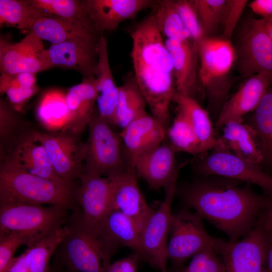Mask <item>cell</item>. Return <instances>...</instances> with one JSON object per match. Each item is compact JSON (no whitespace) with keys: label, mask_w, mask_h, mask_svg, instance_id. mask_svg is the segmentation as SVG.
Returning a JSON list of instances; mask_svg holds the SVG:
<instances>
[{"label":"cell","mask_w":272,"mask_h":272,"mask_svg":"<svg viewBox=\"0 0 272 272\" xmlns=\"http://www.w3.org/2000/svg\"><path fill=\"white\" fill-rule=\"evenodd\" d=\"M3 272H29L25 252L14 257Z\"/></svg>","instance_id":"cell-48"},{"label":"cell","mask_w":272,"mask_h":272,"mask_svg":"<svg viewBox=\"0 0 272 272\" xmlns=\"http://www.w3.org/2000/svg\"><path fill=\"white\" fill-rule=\"evenodd\" d=\"M32 133L45 149L56 174L73 184L84 172L85 143L79 140V135L67 131Z\"/></svg>","instance_id":"cell-11"},{"label":"cell","mask_w":272,"mask_h":272,"mask_svg":"<svg viewBox=\"0 0 272 272\" xmlns=\"http://www.w3.org/2000/svg\"><path fill=\"white\" fill-rule=\"evenodd\" d=\"M96 97V78H83L81 83L71 87L65 94L69 120L61 130L77 135L82 133L95 112Z\"/></svg>","instance_id":"cell-25"},{"label":"cell","mask_w":272,"mask_h":272,"mask_svg":"<svg viewBox=\"0 0 272 272\" xmlns=\"http://www.w3.org/2000/svg\"><path fill=\"white\" fill-rule=\"evenodd\" d=\"M161 272H167V269L162 270Z\"/></svg>","instance_id":"cell-53"},{"label":"cell","mask_w":272,"mask_h":272,"mask_svg":"<svg viewBox=\"0 0 272 272\" xmlns=\"http://www.w3.org/2000/svg\"><path fill=\"white\" fill-rule=\"evenodd\" d=\"M199 79L213 104L221 110L227 92L219 79L226 75L235 61V52L230 40L222 37H202L197 42Z\"/></svg>","instance_id":"cell-9"},{"label":"cell","mask_w":272,"mask_h":272,"mask_svg":"<svg viewBox=\"0 0 272 272\" xmlns=\"http://www.w3.org/2000/svg\"><path fill=\"white\" fill-rule=\"evenodd\" d=\"M166 139L177 152L186 153L197 157L201 156L195 131L185 113L179 107L171 125L167 129Z\"/></svg>","instance_id":"cell-36"},{"label":"cell","mask_w":272,"mask_h":272,"mask_svg":"<svg viewBox=\"0 0 272 272\" xmlns=\"http://www.w3.org/2000/svg\"><path fill=\"white\" fill-rule=\"evenodd\" d=\"M96 88V112L111 126H116L118 86H116L114 81L109 63L107 41L103 34L101 36L99 45Z\"/></svg>","instance_id":"cell-24"},{"label":"cell","mask_w":272,"mask_h":272,"mask_svg":"<svg viewBox=\"0 0 272 272\" xmlns=\"http://www.w3.org/2000/svg\"><path fill=\"white\" fill-rule=\"evenodd\" d=\"M256 225L272 236V199L260 213Z\"/></svg>","instance_id":"cell-47"},{"label":"cell","mask_w":272,"mask_h":272,"mask_svg":"<svg viewBox=\"0 0 272 272\" xmlns=\"http://www.w3.org/2000/svg\"><path fill=\"white\" fill-rule=\"evenodd\" d=\"M235 61L241 76L248 78L262 72L272 73V38L265 19H251L243 27L235 46Z\"/></svg>","instance_id":"cell-10"},{"label":"cell","mask_w":272,"mask_h":272,"mask_svg":"<svg viewBox=\"0 0 272 272\" xmlns=\"http://www.w3.org/2000/svg\"><path fill=\"white\" fill-rule=\"evenodd\" d=\"M196 13L203 37L211 36L222 24L227 0H190Z\"/></svg>","instance_id":"cell-38"},{"label":"cell","mask_w":272,"mask_h":272,"mask_svg":"<svg viewBox=\"0 0 272 272\" xmlns=\"http://www.w3.org/2000/svg\"><path fill=\"white\" fill-rule=\"evenodd\" d=\"M248 2L246 0H227L221 37L230 40Z\"/></svg>","instance_id":"cell-43"},{"label":"cell","mask_w":272,"mask_h":272,"mask_svg":"<svg viewBox=\"0 0 272 272\" xmlns=\"http://www.w3.org/2000/svg\"><path fill=\"white\" fill-rule=\"evenodd\" d=\"M151 12L165 39L179 41L192 39L182 22L174 0H156Z\"/></svg>","instance_id":"cell-34"},{"label":"cell","mask_w":272,"mask_h":272,"mask_svg":"<svg viewBox=\"0 0 272 272\" xmlns=\"http://www.w3.org/2000/svg\"><path fill=\"white\" fill-rule=\"evenodd\" d=\"M69 232L66 224L24 251L29 272H48L50 258Z\"/></svg>","instance_id":"cell-35"},{"label":"cell","mask_w":272,"mask_h":272,"mask_svg":"<svg viewBox=\"0 0 272 272\" xmlns=\"http://www.w3.org/2000/svg\"><path fill=\"white\" fill-rule=\"evenodd\" d=\"M165 43L172 61L176 92L198 102L204 90L199 79L197 43L192 39L179 41L166 39Z\"/></svg>","instance_id":"cell-17"},{"label":"cell","mask_w":272,"mask_h":272,"mask_svg":"<svg viewBox=\"0 0 272 272\" xmlns=\"http://www.w3.org/2000/svg\"><path fill=\"white\" fill-rule=\"evenodd\" d=\"M140 257L133 252L126 257L111 263L105 272H138Z\"/></svg>","instance_id":"cell-45"},{"label":"cell","mask_w":272,"mask_h":272,"mask_svg":"<svg viewBox=\"0 0 272 272\" xmlns=\"http://www.w3.org/2000/svg\"><path fill=\"white\" fill-rule=\"evenodd\" d=\"M155 0H85L87 14L97 30L116 29L122 22L132 20L142 11L152 8Z\"/></svg>","instance_id":"cell-23"},{"label":"cell","mask_w":272,"mask_h":272,"mask_svg":"<svg viewBox=\"0 0 272 272\" xmlns=\"http://www.w3.org/2000/svg\"><path fill=\"white\" fill-rule=\"evenodd\" d=\"M202 220L198 213L185 207L172 214L167 256L174 264L180 265L208 248L219 254L225 240L210 235Z\"/></svg>","instance_id":"cell-7"},{"label":"cell","mask_w":272,"mask_h":272,"mask_svg":"<svg viewBox=\"0 0 272 272\" xmlns=\"http://www.w3.org/2000/svg\"><path fill=\"white\" fill-rule=\"evenodd\" d=\"M101 36L75 39L59 44H51L46 49L50 69H72L81 73L83 78H96Z\"/></svg>","instance_id":"cell-16"},{"label":"cell","mask_w":272,"mask_h":272,"mask_svg":"<svg viewBox=\"0 0 272 272\" xmlns=\"http://www.w3.org/2000/svg\"><path fill=\"white\" fill-rule=\"evenodd\" d=\"M267 235L258 225L241 239L225 241L219 251L223 272H266Z\"/></svg>","instance_id":"cell-12"},{"label":"cell","mask_w":272,"mask_h":272,"mask_svg":"<svg viewBox=\"0 0 272 272\" xmlns=\"http://www.w3.org/2000/svg\"><path fill=\"white\" fill-rule=\"evenodd\" d=\"M49 16L32 0H0V26L30 30L40 18Z\"/></svg>","instance_id":"cell-32"},{"label":"cell","mask_w":272,"mask_h":272,"mask_svg":"<svg viewBox=\"0 0 272 272\" xmlns=\"http://www.w3.org/2000/svg\"><path fill=\"white\" fill-rule=\"evenodd\" d=\"M193 172L199 176H219L258 186L263 193L272 197V176L260 164L241 158L228 150L216 148L197 157Z\"/></svg>","instance_id":"cell-8"},{"label":"cell","mask_w":272,"mask_h":272,"mask_svg":"<svg viewBox=\"0 0 272 272\" xmlns=\"http://www.w3.org/2000/svg\"><path fill=\"white\" fill-rule=\"evenodd\" d=\"M68 210L57 205L0 203V235L23 233L31 238L34 245L66 224Z\"/></svg>","instance_id":"cell-5"},{"label":"cell","mask_w":272,"mask_h":272,"mask_svg":"<svg viewBox=\"0 0 272 272\" xmlns=\"http://www.w3.org/2000/svg\"><path fill=\"white\" fill-rule=\"evenodd\" d=\"M272 83V73L262 72L246 80L237 92L223 105L215 123L218 132L228 121L243 120L257 107Z\"/></svg>","instance_id":"cell-20"},{"label":"cell","mask_w":272,"mask_h":272,"mask_svg":"<svg viewBox=\"0 0 272 272\" xmlns=\"http://www.w3.org/2000/svg\"><path fill=\"white\" fill-rule=\"evenodd\" d=\"M89 135L85 143L84 172L113 177L127 169L121 140L111 125L96 110L88 124Z\"/></svg>","instance_id":"cell-6"},{"label":"cell","mask_w":272,"mask_h":272,"mask_svg":"<svg viewBox=\"0 0 272 272\" xmlns=\"http://www.w3.org/2000/svg\"><path fill=\"white\" fill-rule=\"evenodd\" d=\"M75 190L32 174L8 161L0 166V203L24 202L76 208Z\"/></svg>","instance_id":"cell-4"},{"label":"cell","mask_w":272,"mask_h":272,"mask_svg":"<svg viewBox=\"0 0 272 272\" xmlns=\"http://www.w3.org/2000/svg\"><path fill=\"white\" fill-rule=\"evenodd\" d=\"M267 235L266 272H272V236Z\"/></svg>","instance_id":"cell-50"},{"label":"cell","mask_w":272,"mask_h":272,"mask_svg":"<svg viewBox=\"0 0 272 272\" xmlns=\"http://www.w3.org/2000/svg\"><path fill=\"white\" fill-rule=\"evenodd\" d=\"M265 29L268 35L272 38V18L265 19Z\"/></svg>","instance_id":"cell-52"},{"label":"cell","mask_w":272,"mask_h":272,"mask_svg":"<svg viewBox=\"0 0 272 272\" xmlns=\"http://www.w3.org/2000/svg\"><path fill=\"white\" fill-rule=\"evenodd\" d=\"M50 69L46 49L42 40L32 32L19 42L0 41L1 74L15 75L22 72L36 74Z\"/></svg>","instance_id":"cell-15"},{"label":"cell","mask_w":272,"mask_h":272,"mask_svg":"<svg viewBox=\"0 0 272 272\" xmlns=\"http://www.w3.org/2000/svg\"><path fill=\"white\" fill-rule=\"evenodd\" d=\"M221 129L222 134L218 136L216 148L228 150L244 159L261 164L262 157L254 132L243 120H230Z\"/></svg>","instance_id":"cell-28"},{"label":"cell","mask_w":272,"mask_h":272,"mask_svg":"<svg viewBox=\"0 0 272 272\" xmlns=\"http://www.w3.org/2000/svg\"><path fill=\"white\" fill-rule=\"evenodd\" d=\"M173 102L184 111L192 124L199 141L200 156L216 148L218 144V136L207 111L196 100L177 92Z\"/></svg>","instance_id":"cell-30"},{"label":"cell","mask_w":272,"mask_h":272,"mask_svg":"<svg viewBox=\"0 0 272 272\" xmlns=\"http://www.w3.org/2000/svg\"><path fill=\"white\" fill-rule=\"evenodd\" d=\"M97 230L108 243L116 249L128 247L144 261L141 232L134 222L120 211L110 209Z\"/></svg>","instance_id":"cell-26"},{"label":"cell","mask_w":272,"mask_h":272,"mask_svg":"<svg viewBox=\"0 0 272 272\" xmlns=\"http://www.w3.org/2000/svg\"><path fill=\"white\" fill-rule=\"evenodd\" d=\"M36 115L48 130L52 132L61 130L69 120L65 94L57 90L46 92L39 103Z\"/></svg>","instance_id":"cell-33"},{"label":"cell","mask_w":272,"mask_h":272,"mask_svg":"<svg viewBox=\"0 0 272 272\" xmlns=\"http://www.w3.org/2000/svg\"><path fill=\"white\" fill-rule=\"evenodd\" d=\"M137 176L134 169L129 167L124 172L110 177L112 180L110 210H118L130 218L142 232L155 210L147 202Z\"/></svg>","instance_id":"cell-19"},{"label":"cell","mask_w":272,"mask_h":272,"mask_svg":"<svg viewBox=\"0 0 272 272\" xmlns=\"http://www.w3.org/2000/svg\"><path fill=\"white\" fill-rule=\"evenodd\" d=\"M147 103L137 82L132 77L118 86L116 126L121 129L145 112Z\"/></svg>","instance_id":"cell-31"},{"label":"cell","mask_w":272,"mask_h":272,"mask_svg":"<svg viewBox=\"0 0 272 272\" xmlns=\"http://www.w3.org/2000/svg\"><path fill=\"white\" fill-rule=\"evenodd\" d=\"M30 31L52 44L78 38L98 37L103 34L97 30L93 23L76 22L50 16L38 19Z\"/></svg>","instance_id":"cell-27"},{"label":"cell","mask_w":272,"mask_h":272,"mask_svg":"<svg viewBox=\"0 0 272 272\" xmlns=\"http://www.w3.org/2000/svg\"><path fill=\"white\" fill-rule=\"evenodd\" d=\"M32 1L38 8L44 11L48 16L76 22L93 23L87 14L84 1Z\"/></svg>","instance_id":"cell-37"},{"label":"cell","mask_w":272,"mask_h":272,"mask_svg":"<svg viewBox=\"0 0 272 272\" xmlns=\"http://www.w3.org/2000/svg\"><path fill=\"white\" fill-rule=\"evenodd\" d=\"M66 224L69 232L55 250L54 261L67 271L105 272L118 249L84 222L80 208L73 209Z\"/></svg>","instance_id":"cell-3"},{"label":"cell","mask_w":272,"mask_h":272,"mask_svg":"<svg viewBox=\"0 0 272 272\" xmlns=\"http://www.w3.org/2000/svg\"><path fill=\"white\" fill-rule=\"evenodd\" d=\"M175 148L168 142L139 158L133 169L138 176L143 178L149 186L159 190L168 186L177 184L179 171Z\"/></svg>","instance_id":"cell-21"},{"label":"cell","mask_w":272,"mask_h":272,"mask_svg":"<svg viewBox=\"0 0 272 272\" xmlns=\"http://www.w3.org/2000/svg\"><path fill=\"white\" fill-rule=\"evenodd\" d=\"M177 11L182 22L196 43L203 37L196 13L190 0H174Z\"/></svg>","instance_id":"cell-42"},{"label":"cell","mask_w":272,"mask_h":272,"mask_svg":"<svg viewBox=\"0 0 272 272\" xmlns=\"http://www.w3.org/2000/svg\"><path fill=\"white\" fill-rule=\"evenodd\" d=\"M79 179L76 200L79 203L84 222L97 229L110 210L111 178L83 172Z\"/></svg>","instance_id":"cell-22"},{"label":"cell","mask_w":272,"mask_h":272,"mask_svg":"<svg viewBox=\"0 0 272 272\" xmlns=\"http://www.w3.org/2000/svg\"><path fill=\"white\" fill-rule=\"evenodd\" d=\"M36 74L29 72H22L13 75L17 83L25 88H32L36 87Z\"/></svg>","instance_id":"cell-49"},{"label":"cell","mask_w":272,"mask_h":272,"mask_svg":"<svg viewBox=\"0 0 272 272\" xmlns=\"http://www.w3.org/2000/svg\"><path fill=\"white\" fill-rule=\"evenodd\" d=\"M38 90L37 86L32 88H25L20 86L17 83L13 75H1V93L6 94L13 109L16 111H20Z\"/></svg>","instance_id":"cell-39"},{"label":"cell","mask_w":272,"mask_h":272,"mask_svg":"<svg viewBox=\"0 0 272 272\" xmlns=\"http://www.w3.org/2000/svg\"><path fill=\"white\" fill-rule=\"evenodd\" d=\"M243 183L219 176H199L177 183L176 195L184 207L193 210L233 242L256 226L260 213L272 199Z\"/></svg>","instance_id":"cell-1"},{"label":"cell","mask_w":272,"mask_h":272,"mask_svg":"<svg viewBox=\"0 0 272 272\" xmlns=\"http://www.w3.org/2000/svg\"><path fill=\"white\" fill-rule=\"evenodd\" d=\"M67 272H77V271H67Z\"/></svg>","instance_id":"cell-54"},{"label":"cell","mask_w":272,"mask_h":272,"mask_svg":"<svg viewBox=\"0 0 272 272\" xmlns=\"http://www.w3.org/2000/svg\"><path fill=\"white\" fill-rule=\"evenodd\" d=\"M220 255L213 248H208L191 258L189 264L178 272H223Z\"/></svg>","instance_id":"cell-41"},{"label":"cell","mask_w":272,"mask_h":272,"mask_svg":"<svg viewBox=\"0 0 272 272\" xmlns=\"http://www.w3.org/2000/svg\"><path fill=\"white\" fill-rule=\"evenodd\" d=\"M177 185L165 187V197L148 219L141 235L144 261L161 271L166 269L167 247L172 213L171 206Z\"/></svg>","instance_id":"cell-13"},{"label":"cell","mask_w":272,"mask_h":272,"mask_svg":"<svg viewBox=\"0 0 272 272\" xmlns=\"http://www.w3.org/2000/svg\"><path fill=\"white\" fill-rule=\"evenodd\" d=\"M23 245L27 247L33 245L31 238L27 235L17 232L0 235V272L5 270L18 248Z\"/></svg>","instance_id":"cell-40"},{"label":"cell","mask_w":272,"mask_h":272,"mask_svg":"<svg viewBox=\"0 0 272 272\" xmlns=\"http://www.w3.org/2000/svg\"><path fill=\"white\" fill-rule=\"evenodd\" d=\"M10 143L8 152L2 160L32 174L74 190L73 184L64 181L56 174L45 149L35 139L32 131L15 135Z\"/></svg>","instance_id":"cell-14"},{"label":"cell","mask_w":272,"mask_h":272,"mask_svg":"<svg viewBox=\"0 0 272 272\" xmlns=\"http://www.w3.org/2000/svg\"><path fill=\"white\" fill-rule=\"evenodd\" d=\"M166 132L160 122L147 112L122 129L118 134L128 165L133 168L139 158L165 141Z\"/></svg>","instance_id":"cell-18"},{"label":"cell","mask_w":272,"mask_h":272,"mask_svg":"<svg viewBox=\"0 0 272 272\" xmlns=\"http://www.w3.org/2000/svg\"><path fill=\"white\" fill-rule=\"evenodd\" d=\"M11 108L3 99L0 102V133L1 141L14 137L17 120Z\"/></svg>","instance_id":"cell-44"},{"label":"cell","mask_w":272,"mask_h":272,"mask_svg":"<svg viewBox=\"0 0 272 272\" xmlns=\"http://www.w3.org/2000/svg\"><path fill=\"white\" fill-rule=\"evenodd\" d=\"M252 11L262 18H272V0H254L249 4Z\"/></svg>","instance_id":"cell-46"},{"label":"cell","mask_w":272,"mask_h":272,"mask_svg":"<svg viewBox=\"0 0 272 272\" xmlns=\"http://www.w3.org/2000/svg\"><path fill=\"white\" fill-rule=\"evenodd\" d=\"M252 129L262 157L260 165L272 174V83L253 113L243 118Z\"/></svg>","instance_id":"cell-29"},{"label":"cell","mask_w":272,"mask_h":272,"mask_svg":"<svg viewBox=\"0 0 272 272\" xmlns=\"http://www.w3.org/2000/svg\"><path fill=\"white\" fill-rule=\"evenodd\" d=\"M129 35L133 77L151 114L167 130L176 90L171 57L152 12L131 27Z\"/></svg>","instance_id":"cell-2"},{"label":"cell","mask_w":272,"mask_h":272,"mask_svg":"<svg viewBox=\"0 0 272 272\" xmlns=\"http://www.w3.org/2000/svg\"><path fill=\"white\" fill-rule=\"evenodd\" d=\"M48 272H67V270L63 266L53 261Z\"/></svg>","instance_id":"cell-51"}]
</instances>
